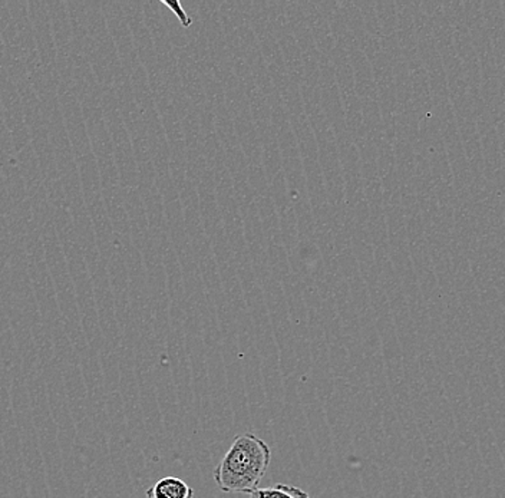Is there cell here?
<instances>
[{
  "label": "cell",
  "mask_w": 505,
  "mask_h": 498,
  "mask_svg": "<svg viewBox=\"0 0 505 498\" xmlns=\"http://www.w3.org/2000/svg\"><path fill=\"white\" fill-rule=\"evenodd\" d=\"M270 458L272 451L265 439L250 432L236 437L214 468L217 487L226 494H251L265 478Z\"/></svg>",
  "instance_id": "6da1fadb"
},
{
  "label": "cell",
  "mask_w": 505,
  "mask_h": 498,
  "mask_svg": "<svg viewBox=\"0 0 505 498\" xmlns=\"http://www.w3.org/2000/svg\"><path fill=\"white\" fill-rule=\"evenodd\" d=\"M145 498H194V488L178 477H164L154 483Z\"/></svg>",
  "instance_id": "7a4b0ae2"
},
{
  "label": "cell",
  "mask_w": 505,
  "mask_h": 498,
  "mask_svg": "<svg viewBox=\"0 0 505 498\" xmlns=\"http://www.w3.org/2000/svg\"><path fill=\"white\" fill-rule=\"evenodd\" d=\"M250 498H311L304 490L287 484H276L251 493Z\"/></svg>",
  "instance_id": "3957f363"
},
{
  "label": "cell",
  "mask_w": 505,
  "mask_h": 498,
  "mask_svg": "<svg viewBox=\"0 0 505 498\" xmlns=\"http://www.w3.org/2000/svg\"><path fill=\"white\" fill-rule=\"evenodd\" d=\"M163 4L170 6L171 9H174L175 14H177L178 19L182 22V24H184L185 28H189L190 24H192V21H190V19L185 16L184 11H182V7L180 6V4H178V2H163Z\"/></svg>",
  "instance_id": "277c9868"
}]
</instances>
